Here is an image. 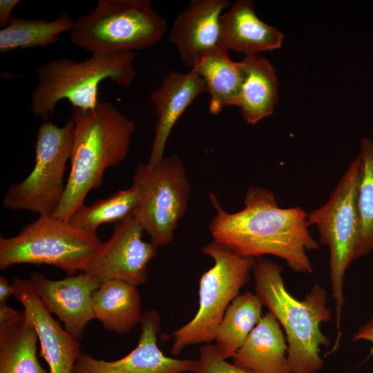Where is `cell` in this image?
<instances>
[{
    "instance_id": "obj_21",
    "label": "cell",
    "mask_w": 373,
    "mask_h": 373,
    "mask_svg": "<svg viewBox=\"0 0 373 373\" xmlns=\"http://www.w3.org/2000/svg\"><path fill=\"white\" fill-rule=\"evenodd\" d=\"M190 70L205 82L211 114L217 115L224 108L236 106L243 77L240 61H233L228 51L217 49L203 55Z\"/></svg>"
},
{
    "instance_id": "obj_10",
    "label": "cell",
    "mask_w": 373,
    "mask_h": 373,
    "mask_svg": "<svg viewBox=\"0 0 373 373\" xmlns=\"http://www.w3.org/2000/svg\"><path fill=\"white\" fill-rule=\"evenodd\" d=\"M132 186L138 198L133 216L157 247L170 244L186 211L191 190L182 160L171 155L154 166L139 163Z\"/></svg>"
},
{
    "instance_id": "obj_6",
    "label": "cell",
    "mask_w": 373,
    "mask_h": 373,
    "mask_svg": "<svg viewBox=\"0 0 373 373\" xmlns=\"http://www.w3.org/2000/svg\"><path fill=\"white\" fill-rule=\"evenodd\" d=\"M102 242L97 232L52 216H39L12 237H0V269L18 264L48 265L67 276L83 272Z\"/></svg>"
},
{
    "instance_id": "obj_7",
    "label": "cell",
    "mask_w": 373,
    "mask_h": 373,
    "mask_svg": "<svg viewBox=\"0 0 373 373\" xmlns=\"http://www.w3.org/2000/svg\"><path fill=\"white\" fill-rule=\"evenodd\" d=\"M360 158L350 163L328 200L307 213L309 226H315L319 242L328 247L329 276L334 300L336 336L333 349L337 350L341 339V319L345 303V273L352 261L360 230L356 204V191Z\"/></svg>"
},
{
    "instance_id": "obj_17",
    "label": "cell",
    "mask_w": 373,
    "mask_h": 373,
    "mask_svg": "<svg viewBox=\"0 0 373 373\" xmlns=\"http://www.w3.org/2000/svg\"><path fill=\"white\" fill-rule=\"evenodd\" d=\"M283 34L262 21L250 0H238L220 19V43L224 50H233L245 57L280 48Z\"/></svg>"
},
{
    "instance_id": "obj_11",
    "label": "cell",
    "mask_w": 373,
    "mask_h": 373,
    "mask_svg": "<svg viewBox=\"0 0 373 373\" xmlns=\"http://www.w3.org/2000/svg\"><path fill=\"white\" fill-rule=\"evenodd\" d=\"M144 230L133 216L116 223L111 236L102 245L83 271L99 284L120 280L136 287L148 280L149 262L157 246L143 240Z\"/></svg>"
},
{
    "instance_id": "obj_28",
    "label": "cell",
    "mask_w": 373,
    "mask_h": 373,
    "mask_svg": "<svg viewBox=\"0 0 373 373\" xmlns=\"http://www.w3.org/2000/svg\"><path fill=\"white\" fill-rule=\"evenodd\" d=\"M366 341L372 343L370 354L373 355V316L353 335L352 341Z\"/></svg>"
},
{
    "instance_id": "obj_20",
    "label": "cell",
    "mask_w": 373,
    "mask_h": 373,
    "mask_svg": "<svg viewBox=\"0 0 373 373\" xmlns=\"http://www.w3.org/2000/svg\"><path fill=\"white\" fill-rule=\"evenodd\" d=\"M95 318L108 332L126 334L140 325L143 312L137 287L120 280L102 283L93 293Z\"/></svg>"
},
{
    "instance_id": "obj_15",
    "label": "cell",
    "mask_w": 373,
    "mask_h": 373,
    "mask_svg": "<svg viewBox=\"0 0 373 373\" xmlns=\"http://www.w3.org/2000/svg\"><path fill=\"white\" fill-rule=\"evenodd\" d=\"M229 4L227 0H191L177 15L168 40L190 69L203 55L222 49L220 43V19Z\"/></svg>"
},
{
    "instance_id": "obj_29",
    "label": "cell",
    "mask_w": 373,
    "mask_h": 373,
    "mask_svg": "<svg viewBox=\"0 0 373 373\" xmlns=\"http://www.w3.org/2000/svg\"><path fill=\"white\" fill-rule=\"evenodd\" d=\"M19 3V0H1L0 1V26H7L12 17V12Z\"/></svg>"
},
{
    "instance_id": "obj_3",
    "label": "cell",
    "mask_w": 373,
    "mask_h": 373,
    "mask_svg": "<svg viewBox=\"0 0 373 373\" xmlns=\"http://www.w3.org/2000/svg\"><path fill=\"white\" fill-rule=\"evenodd\" d=\"M283 267L263 257L256 258L252 274L255 291L285 333L287 356L293 373H317L324 365L321 347L330 341L321 325L332 320L327 291L315 283L303 300L287 289Z\"/></svg>"
},
{
    "instance_id": "obj_18",
    "label": "cell",
    "mask_w": 373,
    "mask_h": 373,
    "mask_svg": "<svg viewBox=\"0 0 373 373\" xmlns=\"http://www.w3.org/2000/svg\"><path fill=\"white\" fill-rule=\"evenodd\" d=\"M287 352L283 330L268 312L232 358L233 363L253 373H293Z\"/></svg>"
},
{
    "instance_id": "obj_27",
    "label": "cell",
    "mask_w": 373,
    "mask_h": 373,
    "mask_svg": "<svg viewBox=\"0 0 373 373\" xmlns=\"http://www.w3.org/2000/svg\"><path fill=\"white\" fill-rule=\"evenodd\" d=\"M192 373H253L234 363H229L218 352L215 344H206L199 349Z\"/></svg>"
},
{
    "instance_id": "obj_1",
    "label": "cell",
    "mask_w": 373,
    "mask_h": 373,
    "mask_svg": "<svg viewBox=\"0 0 373 373\" xmlns=\"http://www.w3.org/2000/svg\"><path fill=\"white\" fill-rule=\"evenodd\" d=\"M209 199L216 211L209 224L213 241L241 256L271 255L294 271L313 272L307 252L319 244L309 231L304 209L281 208L271 191L256 186L247 188L244 208L235 213L224 211L214 194Z\"/></svg>"
},
{
    "instance_id": "obj_26",
    "label": "cell",
    "mask_w": 373,
    "mask_h": 373,
    "mask_svg": "<svg viewBox=\"0 0 373 373\" xmlns=\"http://www.w3.org/2000/svg\"><path fill=\"white\" fill-rule=\"evenodd\" d=\"M137 202V195L133 186L118 190L90 206H82L73 213L68 221L82 230L97 232L102 224L117 223L133 216Z\"/></svg>"
},
{
    "instance_id": "obj_23",
    "label": "cell",
    "mask_w": 373,
    "mask_h": 373,
    "mask_svg": "<svg viewBox=\"0 0 373 373\" xmlns=\"http://www.w3.org/2000/svg\"><path fill=\"white\" fill-rule=\"evenodd\" d=\"M262 303L256 294L238 295L227 309L218 327L214 341L220 355L233 358L262 318Z\"/></svg>"
},
{
    "instance_id": "obj_5",
    "label": "cell",
    "mask_w": 373,
    "mask_h": 373,
    "mask_svg": "<svg viewBox=\"0 0 373 373\" xmlns=\"http://www.w3.org/2000/svg\"><path fill=\"white\" fill-rule=\"evenodd\" d=\"M166 29L149 0H98L90 13L75 20L70 35L92 55H110L152 47Z\"/></svg>"
},
{
    "instance_id": "obj_22",
    "label": "cell",
    "mask_w": 373,
    "mask_h": 373,
    "mask_svg": "<svg viewBox=\"0 0 373 373\" xmlns=\"http://www.w3.org/2000/svg\"><path fill=\"white\" fill-rule=\"evenodd\" d=\"M37 333L23 311L0 324V373H48L37 356Z\"/></svg>"
},
{
    "instance_id": "obj_9",
    "label": "cell",
    "mask_w": 373,
    "mask_h": 373,
    "mask_svg": "<svg viewBox=\"0 0 373 373\" xmlns=\"http://www.w3.org/2000/svg\"><path fill=\"white\" fill-rule=\"evenodd\" d=\"M74 127L70 117L62 127L49 121L41 124L36 136L34 167L23 181L10 186L2 200L6 209L39 216L55 213L65 191L64 175L71 157Z\"/></svg>"
},
{
    "instance_id": "obj_30",
    "label": "cell",
    "mask_w": 373,
    "mask_h": 373,
    "mask_svg": "<svg viewBox=\"0 0 373 373\" xmlns=\"http://www.w3.org/2000/svg\"><path fill=\"white\" fill-rule=\"evenodd\" d=\"M13 287L4 276H0V305L6 304L8 299L13 296Z\"/></svg>"
},
{
    "instance_id": "obj_25",
    "label": "cell",
    "mask_w": 373,
    "mask_h": 373,
    "mask_svg": "<svg viewBox=\"0 0 373 373\" xmlns=\"http://www.w3.org/2000/svg\"><path fill=\"white\" fill-rule=\"evenodd\" d=\"M360 169L356 204L360 230L354 260L373 250V140L364 137L360 142Z\"/></svg>"
},
{
    "instance_id": "obj_13",
    "label": "cell",
    "mask_w": 373,
    "mask_h": 373,
    "mask_svg": "<svg viewBox=\"0 0 373 373\" xmlns=\"http://www.w3.org/2000/svg\"><path fill=\"white\" fill-rule=\"evenodd\" d=\"M29 279L48 312L63 323L67 332L79 340L88 323L95 319L92 295L101 284L84 272L59 280L33 273Z\"/></svg>"
},
{
    "instance_id": "obj_16",
    "label": "cell",
    "mask_w": 373,
    "mask_h": 373,
    "mask_svg": "<svg viewBox=\"0 0 373 373\" xmlns=\"http://www.w3.org/2000/svg\"><path fill=\"white\" fill-rule=\"evenodd\" d=\"M207 92L204 81L195 72L170 71L150 98L157 119L148 164L154 166L164 157L166 144L177 121L200 94Z\"/></svg>"
},
{
    "instance_id": "obj_12",
    "label": "cell",
    "mask_w": 373,
    "mask_h": 373,
    "mask_svg": "<svg viewBox=\"0 0 373 373\" xmlns=\"http://www.w3.org/2000/svg\"><path fill=\"white\" fill-rule=\"evenodd\" d=\"M137 346L128 354L114 361H104L82 352L77 359L73 373H188L193 372L196 360L166 356L158 346L161 327L159 313L143 312Z\"/></svg>"
},
{
    "instance_id": "obj_24",
    "label": "cell",
    "mask_w": 373,
    "mask_h": 373,
    "mask_svg": "<svg viewBox=\"0 0 373 373\" xmlns=\"http://www.w3.org/2000/svg\"><path fill=\"white\" fill-rule=\"evenodd\" d=\"M74 23L75 20L66 12L52 21L12 15L8 25L0 30V52L52 45L57 42L61 34L70 31Z\"/></svg>"
},
{
    "instance_id": "obj_2",
    "label": "cell",
    "mask_w": 373,
    "mask_h": 373,
    "mask_svg": "<svg viewBox=\"0 0 373 373\" xmlns=\"http://www.w3.org/2000/svg\"><path fill=\"white\" fill-rule=\"evenodd\" d=\"M75 124L70 172L62 200L52 215L68 221L84 205L88 193L101 186L104 171L127 156L135 125L109 102L90 109L72 107Z\"/></svg>"
},
{
    "instance_id": "obj_14",
    "label": "cell",
    "mask_w": 373,
    "mask_h": 373,
    "mask_svg": "<svg viewBox=\"0 0 373 373\" xmlns=\"http://www.w3.org/2000/svg\"><path fill=\"white\" fill-rule=\"evenodd\" d=\"M11 284L13 296L22 305L37 333L41 356L48 365L49 373H73L75 362L82 353L79 341L48 312L30 279L15 277Z\"/></svg>"
},
{
    "instance_id": "obj_8",
    "label": "cell",
    "mask_w": 373,
    "mask_h": 373,
    "mask_svg": "<svg viewBox=\"0 0 373 373\" xmlns=\"http://www.w3.org/2000/svg\"><path fill=\"white\" fill-rule=\"evenodd\" d=\"M213 265L199 281V307L194 317L172 332L171 352L178 356L189 345L214 341L223 316L243 286L250 280L256 258L241 256L229 248L212 241L201 247Z\"/></svg>"
},
{
    "instance_id": "obj_31",
    "label": "cell",
    "mask_w": 373,
    "mask_h": 373,
    "mask_svg": "<svg viewBox=\"0 0 373 373\" xmlns=\"http://www.w3.org/2000/svg\"><path fill=\"white\" fill-rule=\"evenodd\" d=\"M20 312L6 304L0 305V324L14 320L20 314Z\"/></svg>"
},
{
    "instance_id": "obj_19",
    "label": "cell",
    "mask_w": 373,
    "mask_h": 373,
    "mask_svg": "<svg viewBox=\"0 0 373 373\" xmlns=\"http://www.w3.org/2000/svg\"><path fill=\"white\" fill-rule=\"evenodd\" d=\"M243 77L236 103L244 120L251 125L273 114L278 102V82L275 68L261 55L240 61Z\"/></svg>"
},
{
    "instance_id": "obj_4",
    "label": "cell",
    "mask_w": 373,
    "mask_h": 373,
    "mask_svg": "<svg viewBox=\"0 0 373 373\" xmlns=\"http://www.w3.org/2000/svg\"><path fill=\"white\" fill-rule=\"evenodd\" d=\"M135 57L134 52L92 55L82 61L61 58L41 64L37 70V84L30 98L32 114L48 122L62 99L75 108L95 107L99 102L102 82L109 79L122 87L131 85L137 75Z\"/></svg>"
}]
</instances>
